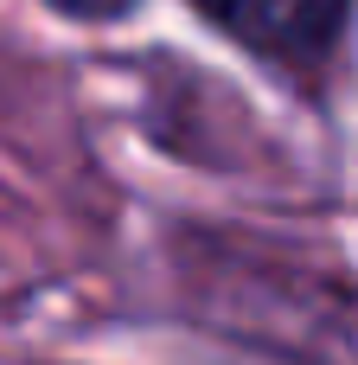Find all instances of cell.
I'll return each mask as SVG.
<instances>
[{"mask_svg": "<svg viewBox=\"0 0 358 365\" xmlns=\"http://www.w3.org/2000/svg\"><path fill=\"white\" fill-rule=\"evenodd\" d=\"M218 32H231L243 51H263V58H282V64H307L320 58L352 0H192Z\"/></svg>", "mask_w": 358, "mask_h": 365, "instance_id": "cell-1", "label": "cell"}]
</instances>
